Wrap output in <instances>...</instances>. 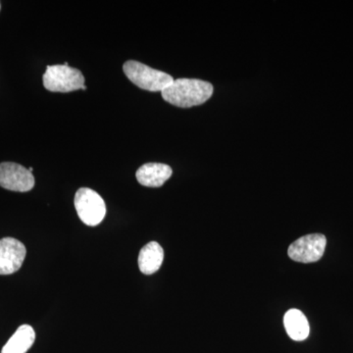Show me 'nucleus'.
Returning <instances> with one entry per match:
<instances>
[{"label":"nucleus","instance_id":"1a4fd4ad","mask_svg":"<svg viewBox=\"0 0 353 353\" xmlns=\"http://www.w3.org/2000/svg\"><path fill=\"white\" fill-rule=\"evenodd\" d=\"M163 248L157 241H150L139 252V268L145 275L157 273L163 263Z\"/></svg>","mask_w":353,"mask_h":353},{"label":"nucleus","instance_id":"9b49d317","mask_svg":"<svg viewBox=\"0 0 353 353\" xmlns=\"http://www.w3.org/2000/svg\"><path fill=\"white\" fill-rule=\"evenodd\" d=\"M36 340L34 330L30 325H22L2 348L1 353H26Z\"/></svg>","mask_w":353,"mask_h":353},{"label":"nucleus","instance_id":"0eeeda50","mask_svg":"<svg viewBox=\"0 0 353 353\" xmlns=\"http://www.w3.org/2000/svg\"><path fill=\"white\" fill-rule=\"evenodd\" d=\"M27 250L20 241L13 238L0 240V275H11L19 270Z\"/></svg>","mask_w":353,"mask_h":353},{"label":"nucleus","instance_id":"9d476101","mask_svg":"<svg viewBox=\"0 0 353 353\" xmlns=\"http://www.w3.org/2000/svg\"><path fill=\"white\" fill-rule=\"evenodd\" d=\"M284 325L285 331L292 340L301 341L309 336V323L305 315L299 309H290L285 314Z\"/></svg>","mask_w":353,"mask_h":353},{"label":"nucleus","instance_id":"39448f33","mask_svg":"<svg viewBox=\"0 0 353 353\" xmlns=\"http://www.w3.org/2000/svg\"><path fill=\"white\" fill-rule=\"evenodd\" d=\"M326 236L322 234H311L299 239L290 245V259L301 263H312L322 259L326 248Z\"/></svg>","mask_w":353,"mask_h":353},{"label":"nucleus","instance_id":"6e6552de","mask_svg":"<svg viewBox=\"0 0 353 353\" xmlns=\"http://www.w3.org/2000/svg\"><path fill=\"white\" fill-rule=\"evenodd\" d=\"M173 170L169 165L163 163H146L139 167L136 176L141 185L159 188L171 178Z\"/></svg>","mask_w":353,"mask_h":353},{"label":"nucleus","instance_id":"20e7f679","mask_svg":"<svg viewBox=\"0 0 353 353\" xmlns=\"http://www.w3.org/2000/svg\"><path fill=\"white\" fill-rule=\"evenodd\" d=\"M74 202L79 217L88 226H97L105 217V202L94 190L81 188L76 192Z\"/></svg>","mask_w":353,"mask_h":353},{"label":"nucleus","instance_id":"f257e3e1","mask_svg":"<svg viewBox=\"0 0 353 353\" xmlns=\"http://www.w3.org/2000/svg\"><path fill=\"white\" fill-rule=\"evenodd\" d=\"M214 88L197 79H178L161 92L165 101L176 108L201 105L212 97Z\"/></svg>","mask_w":353,"mask_h":353},{"label":"nucleus","instance_id":"423d86ee","mask_svg":"<svg viewBox=\"0 0 353 353\" xmlns=\"http://www.w3.org/2000/svg\"><path fill=\"white\" fill-rule=\"evenodd\" d=\"M34 178L29 169L13 162L0 163V187L13 192H26L32 190Z\"/></svg>","mask_w":353,"mask_h":353},{"label":"nucleus","instance_id":"f03ea898","mask_svg":"<svg viewBox=\"0 0 353 353\" xmlns=\"http://www.w3.org/2000/svg\"><path fill=\"white\" fill-rule=\"evenodd\" d=\"M125 75L134 85L148 92H163L174 82L169 74L150 68L141 62L129 60L123 66Z\"/></svg>","mask_w":353,"mask_h":353},{"label":"nucleus","instance_id":"7ed1b4c3","mask_svg":"<svg viewBox=\"0 0 353 353\" xmlns=\"http://www.w3.org/2000/svg\"><path fill=\"white\" fill-rule=\"evenodd\" d=\"M43 80L44 88L52 92L87 90L82 72L64 64L46 67Z\"/></svg>","mask_w":353,"mask_h":353}]
</instances>
